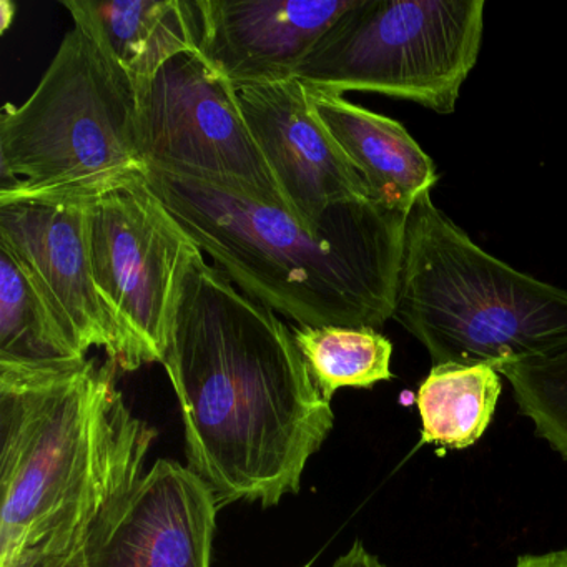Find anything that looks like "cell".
Masks as SVG:
<instances>
[{"label":"cell","instance_id":"6da1fadb","mask_svg":"<svg viewBox=\"0 0 567 567\" xmlns=\"http://www.w3.org/2000/svg\"><path fill=\"white\" fill-rule=\"evenodd\" d=\"M162 364L181 404L188 467L218 507L277 506L334 426L293 331L224 271L194 258Z\"/></svg>","mask_w":567,"mask_h":567},{"label":"cell","instance_id":"7a4b0ae2","mask_svg":"<svg viewBox=\"0 0 567 567\" xmlns=\"http://www.w3.org/2000/svg\"><path fill=\"white\" fill-rule=\"evenodd\" d=\"M147 184L218 270L291 324L380 330L393 320L406 212L358 198L311 230L235 182L148 168Z\"/></svg>","mask_w":567,"mask_h":567},{"label":"cell","instance_id":"3957f363","mask_svg":"<svg viewBox=\"0 0 567 567\" xmlns=\"http://www.w3.org/2000/svg\"><path fill=\"white\" fill-rule=\"evenodd\" d=\"M114 360L0 368V567L81 549L145 474L157 431L134 416Z\"/></svg>","mask_w":567,"mask_h":567},{"label":"cell","instance_id":"277c9868","mask_svg":"<svg viewBox=\"0 0 567 567\" xmlns=\"http://www.w3.org/2000/svg\"><path fill=\"white\" fill-rule=\"evenodd\" d=\"M31 97L0 112V205H94L147 181L138 95L84 0Z\"/></svg>","mask_w":567,"mask_h":567},{"label":"cell","instance_id":"5b68a950","mask_svg":"<svg viewBox=\"0 0 567 567\" xmlns=\"http://www.w3.org/2000/svg\"><path fill=\"white\" fill-rule=\"evenodd\" d=\"M393 320L434 364H504L567 347V291L477 247L423 195L411 208Z\"/></svg>","mask_w":567,"mask_h":567},{"label":"cell","instance_id":"8992f818","mask_svg":"<svg viewBox=\"0 0 567 567\" xmlns=\"http://www.w3.org/2000/svg\"><path fill=\"white\" fill-rule=\"evenodd\" d=\"M484 0H354L295 79L344 94L373 92L447 115L480 55Z\"/></svg>","mask_w":567,"mask_h":567},{"label":"cell","instance_id":"52a82bcc","mask_svg":"<svg viewBox=\"0 0 567 567\" xmlns=\"http://www.w3.org/2000/svg\"><path fill=\"white\" fill-rule=\"evenodd\" d=\"M87 241L95 287L121 341L118 370L162 363L182 284L202 251L147 181L89 207Z\"/></svg>","mask_w":567,"mask_h":567},{"label":"cell","instance_id":"ba28073f","mask_svg":"<svg viewBox=\"0 0 567 567\" xmlns=\"http://www.w3.org/2000/svg\"><path fill=\"white\" fill-rule=\"evenodd\" d=\"M138 131L148 168L235 182L285 205L237 89L202 52L172 59L138 94Z\"/></svg>","mask_w":567,"mask_h":567},{"label":"cell","instance_id":"9c48e42d","mask_svg":"<svg viewBox=\"0 0 567 567\" xmlns=\"http://www.w3.org/2000/svg\"><path fill=\"white\" fill-rule=\"evenodd\" d=\"M217 499L188 466L158 460L92 524L84 567H212Z\"/></svg>","mask_w":567,"mask_h":567},{"label":"cell","instance_id":"30bf717a","mask_svg":"<svg viewBox=\"0 0 567 567\" xmlns=\"http://www.w3.org/2000/svg\"><path fill=\"white\" fill-rule=\"evenodd\" d=\"M245 122L288 210L311 230L334 205L373 198L357 168L308 109L298 79L237 89Z\"/></svg>","mask_w":567,"mask_h":567},{"label":"cell","instance_id":"8fae6325","mask_svg":"<svg viewBox=\"0 0 567 567\" xmlns=\"http://www.w3.org/2000/svg\"><path fill=\"white\" fill-rule=\"evenodd\" d=\"M91 205H0V248L28 271L75 347L117 361V328L99 295L89 257Z\"/></svg>","mask_w":567,"mask_h":567},{"label":"cell","instance_id":"7c38bea8","mask_svg":"<svg viewBox=\"0 0 567 567\" xmlns=\"http://www.w3.org/2000/svg\"><path fill=\"white\" fill-rule=\"evenodd\" d=\"M354 0H200L202 54L234 85L295 78Z\"/></svg>","mask_w":567,"mask_h":567},{"label":"cell","instance_id":"4fadbf2b","mask_svg":"<svg viewBox=\"0 0 567 567\" xmlns=\"http://www.w3.org/2000/svg\"><path fill=\"white\" fill-rule=\"evenodd\" d=\"M308 109L367 182L371 197L410 214L437 182L433 158L393 118L307 85Z\"/></svg>","mask_w":567,"mask_h":567},{"label":"cell","instance_id":"5bb4252c","mask_svg":"<svg viewBox=\"0 0 567 567\" xmlns=\"http://www.w3.org/2000/svg\"><path fill=\"white\" fill-rule=\"evenodd\" d=\"M112 54L131 78L137 95L165 64L202 52L200 0H84Z\"/></svg>","mask_w":567,"mask_h":567},{"label":"cell","instance_id":"9a60e30c","mask_svg":"<svg viewBox=\"0 0 567 567\" xmlns=\"http://www.w3.org/2000/svg\"><path fill=\"white\" fill-rule=\"evenodd\" d=\"M85 360L28 271L0 248V368L55 370Z\"/></svg>","mask_w":567,"mask_h":567},{"label":"cell","instance_id":"2e32d148","mask_svg":"<svg viewBox=\"0 0 567 567\" xmlns=\"http://www.w3.org/2000/svg\"><path fill=\"white\" fill-rule=\"evenodd\" d=\"M501 391L503 381L496 368L434 364L416 393L421 446H474L493 421Z\"/></svg>","mask_w":567,"mask_h":567},{"label":"cell","instance_id":"e0dca14e","mask_svg":"<svg viewBox=\"0 0 567 567\" xmlns=\"http://www.w3.org/2000/svg\"><path fill=\"white\" fill-rule=\"evenodd\" d=\"M291 331L315 386L330 403L341 388L370 390L393 378V343L373 328L291 324Z\"/></svg>","mask_w":567,"mask_h":567},{"label":"cell","instance_id":"ac0fdd59","mask_svg":"<svg viewBox=\"0 0 567 567\" xmlns=\"http://www.w3.org/2000/svg\"><path fill=\"white\" fill-rule=\"evenodd\" d=\"M497 371L509 381L517 408L537 436L567 461V347Z\"/></svg>","mask_w":567,"mask_h":567},{"label":"cell","instance_id":"d6986e66","mask_svg":"<svg viewBox=\"0 0 567 567\" xmlns=\"http://www.w3.org/2000/svg\"><path fill=\"white\" fill-rule=\"evenodd\" d=\"M330 567H393L383 563L377 554L370 553L363 540L357 539L347 553L334 559Z\"/></svg>","mask_w":567,"mask_h":567},{"label":"cell","instance_id":"ffe728a7","mask_svg":"<svg viewBox=\"0 0 567 567\" xmlns=\"http://www.w3.org/2000/svg\"><path fill=\"white\" fill-rule=\"evenodd\" d=\"M513 567H567V549L523 554Z\"/></svg>","mask_w":567,"mask_h":567},{"label":"cell","instance_id":"44dd1931","mask_svg":"<svg viewBox=\"0 0 567 567\" xmlns=\"http://www.w3.org/2000/svg\"><path fill=\"white\" fill-rule=\"evenodd\" d=\"M32 567H84L81 549L68 556L48 557V559L39 560Z\"/></svg>","mask_w":567,"mask_h":567}]
</instances>
